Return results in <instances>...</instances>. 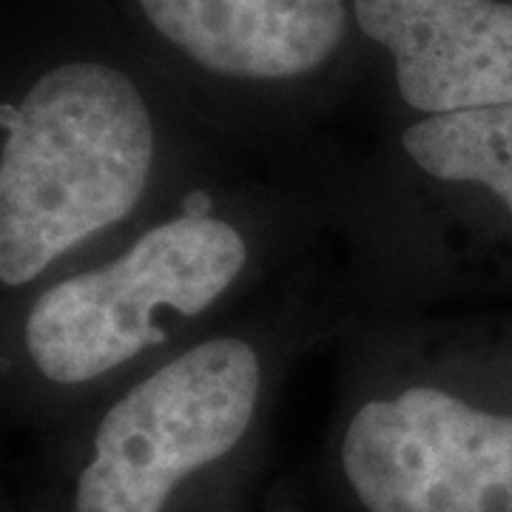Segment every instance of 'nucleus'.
Here are the masks:
<instances>
[{"instance_id":"nucleus-1","label":"nucleus","mask_w":512,"mask_h":512,"mask_svg":"<svg viewBox=\"0 0 512 512\" xmlns=\"http://www.w3.org/2000/svg\"><path fill=\"white\" fill-rule=\"evenodd\" d=\"M342 256L333 146L239 151L0 302L3 424L32 439Z\"/></svg>"},{"instance_id":"nucleus-2","label":"nucleus","mask_w":512,"mask_h":512,"mask_svg":"<svg viewBox=\"0 0 512 512\" xmlns=\"http://www.w3.org/2000/svg\"><path fill=\"white\" fill-rule=\"evenodd\" d=\"M367 316L345 254L29 439L23 512H254L299 359Z\"/></svg>"},{"instance_id":"nucleus-3","label":"nucleus","mask_w":512,"mask_h":512,"mask_svg":"<svg viewBox=\"0 0 512 512\" xmlns=\"http://www.w3.org/2000/svg\"><path fill=\"white\" fill-rule=\"evenodd\" d=\"M242 148L151 63L60 0L6 32L0 299L97 254Z\"/></svg>"},{"instance_id":"nucleus-4","label":"nucleus","mask_w":512,"mask_h":512,"mask_svg":"<svg viewBox=\"0 0 512 512\" xmlns=\"http://www.w3.org/2000/svg\"><path fill=\"white\" fill-rule=\"evenodd\" d=\"M336 348L325 512H512V311L373 313Z\"/></svg>"},{"instance_id":"nucleus-5","label":"nucleus","mask_w":512,"mask_h":512,"mask_svg":"<svg viewBox=\"0 0 512 512\" xmlns=\"http://www.w3.org/2000/svg\"><path fill=\"white\" fill-rule=\"evenodd\" d=\"M333 205L367 316L512 299V103L333 140Z\"/></svg>"},{"instance_id":"nucleus-6","label":"nucleus","mask_w":512,"mask_h":512,"mask_svg":"<svg viewBox=\"0 0 512 512\" xmlns=\"http://www.w3.org/2000/svg\"><path fill=\"white\" fill-rule=\"evenodd\" d=\"M151 63L225 140L336 137L356 72L353 0H60Z\"/></svg>"},{"instance_id":"nucleus-7","label":"nucleus","mask_w":512,"mask_h":512,"mask_svg":"<svg viewBox=\"0 0 512 512\" xmlns=\"http://www.w3.org/2000/svg\"><path fill=\"white\" fill-rule=\"evenodd\" d=\"M356 72L333 140L512 103V0H353Z\"/></svg>"},{"instance_id":"nucleus-8","label":"nucleus","mask_w":512,"mask_h":512,"mask_svg":"<svg viewBox=\"0 0 512 512\" xmlns=\"http://www.w3.org/2000/svg\"><path fill=\"white\" fill-rule=\"evenodd\" d=\"M0 512H23V507L15 501V495L3 493V507H0Z\"/></svg>"}]
</instances>
